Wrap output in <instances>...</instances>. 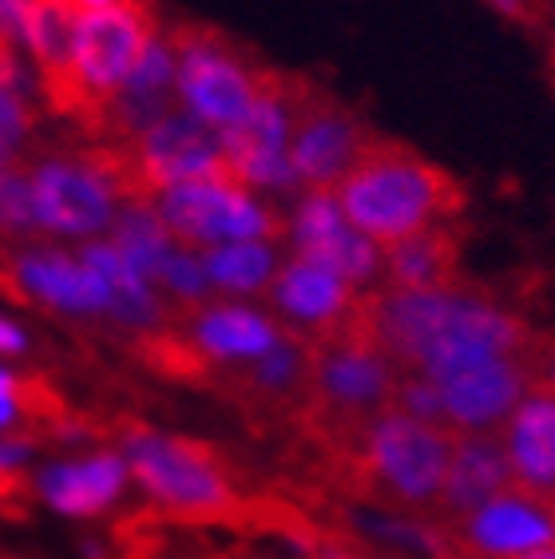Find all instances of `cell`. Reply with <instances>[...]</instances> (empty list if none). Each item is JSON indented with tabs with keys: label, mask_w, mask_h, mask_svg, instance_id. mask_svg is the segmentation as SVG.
<instances>
[{
	"label": "cell",
	"mask_w": 555,
	"mask_h": 559,
	"mask_svg": "<svg viewBox=\"0 0 555 559\" xmlns=\"http://www.w3.org/2000/svg\"><path fill=\"white\" fill-rule=\"evenodd\" d=\"M211 290L262 294L278 274V254L270 242H226L199 254Z\"/></svg>",
	"instance_id": "25"
},
{
	"label": "cell",
	"mask_w": 555,
	"mask_h": 559,
	"mask_svg": "<svg viewBox=\"0 0 555 559\" xmlns=\"http://www.w3.org/2000/svg\"><path fill=\"white\" fill-rule=\"evenodd\" d=\"M452 437H457L452 429L385 409L365 429L362 449L350 464V480L357 488H369V496L428 516L449 476Z\"/></svg>",
	"instance_id": "2"
},
{
	"label": "cell",
	"mask_w": 555,
	"mask_h": 559,
	"mask_svg": "<svg viewBox=\"0 0 555 559\" xmlns=\"http://www.w3.org/2000/svg\"><path fill=\"white\" fill-rule=\"evenodd\" d=\"M532 354L496 357L484 366L460 369V373L433 381L440 393L445 425L452 432H500L504 420L512 417L516 405L532 389Z\"/></svg>",
	"instance_id": "12"
},
{
	"label": "cell",
	"mask_w": 555,
	"mask_h": 559,
	"mask_svg": "<svg viewBox=\"0 0 555 559\" xmlns=\"http://www.w3.org/2000/svg\"><path fill=\"white\" fill-rule=\"evenodd\" d=\"M24 492H28V485H24V476L9 473V468H0V508L16 504V500H21Z\"/></svg>",
	"instance_id": "29"
},
{
	"label": "cell",
	"mask_w": 555,
	"mask_h": 559,
	"mask_svg": "<svg viewBox=\"0 0 555 559\" xmlns=\"http://www.w3.org/2000/svg\"><path fill=\"white\" fill-rule=\"evenodd\" d=\"M80 262L104 282L107 313H111V318H119L123 325H135V330H151V334L167 322V306H163V298L151 290L147 282L139 278L135 270H131V262L123 259L111 242H87Z\"/></svg>",
	"instance_id": "23"
},
{
	"label": "cell",
	"mask_w": 555,
	"mask_h": 559,
	"mask_svg": "<svg viewBox=\"0 0 555 559\" xmlns=\"http://www.w3.org/2000/svg\"><path fill=\"white\" fill-rule=\"evenodd\" d=\"M0 40H4V44H21L24 40L21 0H0Z\"/></svg>",
	"instance_id": "28"
},
{
	"label": "cell",
	"mask_w": 555,
	"mask_h": 559,
	"mask_svg": "<svg viewBox=\"0 0 555 559\" xmlns=\"http://www.w3.org/2000/svg\"><path fill=\"white\" fill-rule=\"evenodd\" d=\"M123 464L143 485V492L175 516L214 520L231 516L243 504L231 464L211 444L163 437L151 429H128L123 432Z\"/></svg>",
	"instance_id": "3"
},
{
	"label": "cell",
	"mask_w": 555,
	"mask_h": 559,
	"mask_svg": "<svg viewBox=\"0 0 555 559\" xmlns=\"http://www.w3.org/2000/svg\"><path fill=\"white\" fill-rule=\"evenodd\" d=\"M151 40H155V9H151V0H123L116 9H99L80 16V28H75V84H80L87 104L80 128H92L99 108L135 72V64L143 60Z\"/></svg>",
	"instance_id": "7"
},
{
	"label": "cell",
	"mask_w": 555,
	"mask_h": 559,
	"mask_svg": "<svg viewBox=\"0 0 555 559\" xmlns=\"http://www.w3.org/2000/svg\"><path fill=\"white\" fill-rule=\"evenodd\" d=\"M21 417V405L9 397H0V429H12V420Z\"/></svg>",
	"instance_id": "32"
},
{
	"label": "cell",
	"mask_w": 555,
	"mask_h": 559,
	"mask_svg": "<svg viewBox=\"0 0 555 559\" xmlns=\"http://www.w3.org/2000/svg\"><path fill=\"white\" fill-rule=\"evenodd\" d=\"M267 298L282 313L278 325L302 342H321V337L338 334L357 306V290L350 282L302 254L278 266L267 286Z\"/></svg>",
	"instance_id": "13"
},
{
	"label": "cell",
	"mask_w": 555,
	"mask_h": 559,
	"mask_svg": "<svg viewBox=\"0 0 555 559\" xmlns=\"http://www.w3.org/2000/svg\"><path fill=\"white\" fill-rule=\"evenodd\" d=\"M36 230H40V218H36L28 167H21V163L0 167V235L28 238Z\"/></svg>",
	"instance_id": "26"
},
{
	"label": "cell",
	"mask_w": 555,
	"mask_h": 559,
	"mask_svg": "<svg viewBox=\"0 0 555 559\" xmlns=\"http://www.w3.org/2000/svg\"><path fill=\"white\" fill-rule=\"evenodd\" d=\"M508 488H516V476L500 432H457L449 476L428 516H437L440 527H457Z\"/></svg>",
	"instance_id": "17"
},
{
	"label": "cell",
	"mask_w": 555,
	"mask_h": 559,
	"mask_svg": "<svg viewBox=\"0 0 555 559\" xmlns=\"http://www.w3.org/2000/svg\"><path fill=\"white\" fill-rule=\"evenodd\" d=\"M314 80L262 68L258 75L255 108L246 111L238 128L223 131V151L238 187H267V191H290L298 175L290 167V135L298 123L302 104L310 99Z\"/></svg>",
	"instance_id": "5"
},
{
	"label": "cell",
	"mask_w": 555,
	"mask_h": 559,
	"mask_svg": "<svg viewBox=\"0 0 555 559\" xmlns=\"http://www.w3.org/2000/svg\"><path fill=\"white\" fill-rule=\"evenodd\" d=\"M163 230L182 247H226V242H274L286 235L278 211L250 199L238 183H179L151 199Z\"/></svg>",
	"instance_id": "6"
},
{
	"label": "cell",
	"mask_w": 555,
	"mask_h": 559,
	"mask_svg": "<svg viewBox=\"0 0 555 559\" xmlns=\"http://www.w3.org/2000/svg\"><path fill=\"white\" fill-rule=\"evenodd\" d=\"M374 135L377 131L365 128L345 104L314 84L290 135V167L310 191H338V183L353 171V163L362 159Z\"/></svg>",
	"instance_id": "10"
},
{
	"label": "cell",
	"mask_w": 555,
	"mask_h": 559,
	"mask_svg": "<svg viewBox=\"0 0 555 559\" xmlns=\"http://www.w3.org/2000/svg\"><path fill=\"white\" fill-rule=\"evenodd\" d=\"M33 179V203L40 230L56 235H96L116 223L119 194L107 183L104 167L96 163L92 147L75 155H52L28 167Z\"/></svg>",
	"instance_id": "9"
},
{
	"label": "cell",
	"mask_w": 555,
	"mask_h": 559,
	"mask_svg": "<svg viewBox=\"0 0 555 559\" xmlns=\"http://www.w3.org/2000/svg\"><path fill=\"white\" fill-rule=\"evenodd\" d=\"M500 12H508V16H516V21H528L532 16V9H528V0H492Z\"/></svg>",
	"instance_id": "31"
},
{
	"label": "cell",
	"mask_w": 555,
	"mask_h": 559,
	"mask_svg": "<svg viewBox=\"0 0 555 559\" xmlns=\"http://www.w3.org/2000/svg\"><path fill=\"white\" fill-rule=\"evenodd\" d=\"M187 342L203 354L206 366H246L274 349L278 337L286 334L278 322H270L267 313L246 310V306H199V310L182 313V330Z\"/></svg>",
	"instance_id": "18"
},
{
	"label": "cell",
	"mask_w": 555,
	"mask_h": 559,
	"mask_svg": "<svg viewBox=\"0 0 555 559\" xmlns=\"http://www.w3.org/2000/svg\"><path fill=\"white\" fill-rule=\"evenodd\" d=\"M33 108L16 87H0V167L21 159L24 140L33 135Z\"/></svg>",
	"instance_id": "27"
},
{
	"label": "cell",
	"mask_w": 555,
	"mask_h": 559,
	"mask_svg": "<svg viewBox=\"0 0 555 559\" xmlns=\"http://www.w3.org/2000/svg\"><path fill=\"white\" fill-rule=\"evenodd\" d=\"M290 238L302 259L333 270L353 290L381 274V247L353 230L333 191H310L302 199L290 223Z\"/></svg>",
	"instance_id": "14"
},
{
	"label": "cell",
	"mask_w": 555,
	"mask_h": 559,
	"mask_svg": "<svg viewBox=\"0 0 555 559\" xmlns=\"http://www.w3.org/2000/svg\"><path fill=\"white\" fill-rule=\"evenodd\" d=\"M123 485H128V464H123V456H111V452L56 464L40 476L44 500L64 516H99L123 492Z\"/></svg>",
	"instance_id": "22"
},
{
	"label": "cell",
	"mask_w": 555,
	"mask_h": 559,
	"mask_svg": "<svg viewBox=\"0 0 555 559\" xmlns=\"http://www.w3.org/2000/svg\"><path fill=\"white\" fill-rule=\"evenodd\" d=\"M24 40L40 68L44 99L56 116L80 123L84 92L75 84V28H80V0H21Z\"/></svg>",
	"instance_id": "15"
},
{
	"label": "cell",
	"mask_w": 555,
	"mask_h": 559,
	"mask_svg": "<svg viewBox=\"0 0 555 559\" xmlns=\"http://www.w3.org/2000/svg\"><path fill=\"white\" fill-rule=\"evenodd\" d=\"M226 389H231V397L243 401L246 413L298 425L306 401H310V342L282 334L274 349L231 369Z\"/></svg>",
	"instance_id": "16"
},
{
	"label": "cell",
	"mask_w": 555,
	"mask_h": 559,
	"mask_svg": "<svg viewBox=\"0 0 555 559\" xmlns=\"http://www.w3.org/2000/svg\"><path fill=\"white\" fill-rule=\"evenodd\" d=\"M116 4H123V0H80V9H87V12H99V9H116Z\"/></svg>",
	"instance_id": "33"
},
{
	"label": "cell",
	"mask_w": 555,
	"mask_h": 559,
	"mask_svg": "<svg viewBox=\"0 0 555 559\" xmlns=\"http://www.w3.org/2000/svg\"><path fill=\"white\" fill-rule=\"evenodd\" d=\"M9 270L21 298H40L68 313H107L104 282L80 259H68L60 250H28L16 254Z\"/></svg>",
	"instance_id": "20"
},
{
	"label": "cell",
	"mask_w": 555,
	"mask_h": 559,
	"mask_svg": "<svg viewBox=\"0 0 555 559\" xmlns=\"http://www.w3.org/2000/svg\"><path fill=\"white\" fill-rule=\"evenodd\" d=\"M24 349V334L12 322L0 318V354H21Z\"/></svg>",
	"instance_id": "30"
},
{
	"label": "cell",
	"mask_w": 555,
	"mask_h": 559,
	"mask_svg": "<svg viewBox=\"0 0 555 559\" xmlns=\"http://www.w3.org/2000/svg\"><path fill=\"white\" fill-rule=\"evenodd\" d=\"M381 274L393 290H452L460 286V230L437 223L385 247Z\"/></svg>",
	"instance_id": "21"
},
{
	"label": "cell",
	"mask_w": 555,
	"mask_h": 559,
	"mask_svg": "<svg viewBox=\"0 0 555 559\" xmlns=\"http://www.w3.org/2000/svg\"><path fill=\"white\" fill-rule=\"evenodd\" d=\"M460 551L488 559H528L535 551L555 548V496L508 488L464 524L449 527Z\"/></svg>",
	"instance_id": "11"
},
{
	"label": "cell",
	"mask_w": 555,
	"mask_h": 559,
	"mask_svg": "<svg viewBox=\"0 0 555 559\" xmlns=\"http://www.w3.org/2000/svg\"><path fill=\"white\" fill-rule=\"evenodd\" d=\"M175 52V87L182 111L203 119L219 135L238 128L255 108L262 64H250L231 36L211 24H175L167 36Z\"/></svg>",
	"instance_id": "4"
},
{
	"label": "cell",
	"mask_w": 555,
	"mask_h": 559,
	"mask_svg": "<svg viewBox=\"0 0 555 559\" xmlns=\"http://www.w3.org/2000/svg\"><path fill=\"white\" fill-rule=\"evenodd\" d=\"M111 247L131 262L139 278L155 282L160 274L163 259L172 254L179 242H175L167 230H163L160 215H155V206L151 203H123L116 211V223H111Z\"/></svg>",
	"instance_id": "24"
},
{
	"label": "cell",
	"mask_w": 555,
	"mask_h": 559,
	"mask_svg": "<svg viewBox=\"0 0 555 559\" xmlns=\"http://www.w3.org/2000/svg\"><path fill=\"white\" fill-rule=\"evenodd\" d=\"M333 194L353 230L374 247H393L464 211V191L457 179L389 135L369 140L362 159L353 163V171Z\"/></svg>",
	"instance_id": "1"
},
{
	"label": "cell",
	"mask_w": 555,
	"mask_h": 559,
	"mask_svg": "<svg viewBox=\"0 0 555 559\" xmlns=\"http://www.w3.org/2000/svg\"><path fill=\"white\" fill-rule=\"evenodd\" d=\"M128 151L147 203L179 183H235L223 151V135L182 108H175L155 128L135 135Z\"/></svg>",
	"instance_id": "8"
},
{
	"label": "cell",
	"mask_w": 555,
	"mask_h": 559,
	"mask_svg": "<svg viewBox=\"0 0 555 559\" xmlns=\"http://www.w3.org/2000/svg\"><path fill=\"white\" fill-rule=\"evenodd\" d=\"M528 559H555V548L552 551H535V556H528Z\"/></svg>",
	"instance_id": "34"
},
{
	"label": "cell",
	"mask_w": 555,
	"mask_h": 559,
	"mask_svg": "<svg viewBox=\"0 0 555 559\" xmlns=\"http://www.w3.org/2000/svg\"><path fill=\"white\" fill-rule=\"evenodd\" d=\"M504 452L512 464L516 485L528 492L555 496V393L544 385H532L528 397L516 405V413L500 429Z\"/></svg>",
	"instance_id": "19"
}]
</instances>
